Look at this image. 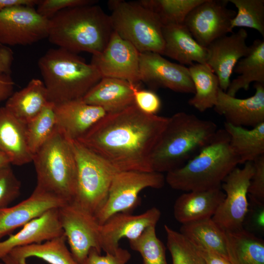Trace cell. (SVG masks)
Instances as JSON below:
<instances>
[{"instance_id": "cell-31", "label": "cell", "mask_w": 264, "mask_h": 264, "mask_svg": "<svg viewBox=\"0 0 264 264\" xmlns=\"http://www.w3.org/2000/svg\"><path fill=\"white\" fill-rule=\"evenodd\" d=\"M179 232L193 244L210 249L228 260L225 231L212 218L181 224Z\"/></svg>"}, {"instance_id": "cell-44", "label": "cell", "mask_w": 264, "mask_h": 264, "mask_svg": "<svg viewBox=\"0 0 264 264\" xmlns=\"http://www.w3.org/2000/svg\"><path fill=\"white\" fill-rule=\"evenodd\" d=\"M193 244L198 251L206 264H230L227 260L217 253L210 249Z\"/></svg>"}, {"instance_id": "cell-15", "label": "cell", "mask_w": 264, "mask_h": 264, "mask_svg": "<svg viewBox=\"0 0 264 264\" xmlns=\"http://www.w3.org/2000/svg\"><path fill=\"white\" fill-rule=\"evenodd\" d=\"M139 70L140 81L177 92L195 93L188 67L171 62L159 54L140 53Z\"/></svg>"}, {"instance_id": "cell-30", "label": "cell", "mask_w": 264, "mask_h": 264, "mask_svg": "<svg viewBox=\"0 0 264 264\" xmlns=\"http://www.w3.org/2000/svg\"><path fill=\"white\" fill-rule=\"evenodd\" d=\"M188 69L195 88L189 105L201 112L214 108L220 89L217 76L206 63H195Z\"/></svg>"}, {"instance_id": "cell-12", "label": "cell", "mask_w": 264, "mask_h": 264, "mask_svg": "<svg viewBox=\"0 0 264 264\" xmlns=\"http://www.w3.org/2000/svg\"><path fill=\"white\" fill-rule=\"evenodd\" d=\"M49 20L34 7L17 6L0 12V44L27 45L47 38Z\"/></svg>"}, {"instance_id": "cell-1", "label": "cell", "mask_w": 264, "mask_h": 264, "mask_svg": "<svg viewBox=\"0 0 264 264\" xmlns=\"http://www.w3.org/2000/svg\"><path fill=\"white\" fill-rule=\"evenodd\" d=\"M168 119L146 114L133 104L107 113L77 141L119 172H152L151 155Z\"/></svg>"}, {"instance_id": "cell-4", "label": "cell", "mask_w": 264, "mask_h": 264, "mask_svg": "<svg viewBox=\"0 0 264 264\" xmlns=\"http://www.w3.org/2000/svg\"><path fill=\"white\" fill-rule=\"evenodd\" d=\"M241 164L224 129H218L212 141L182 166L167 173L165 182L185 192L221 187L226 176Z\"/></svg>"}, {"instance_id": "cell-5", "label": "cell", "mask_w": 264, "mask_h": 264, "mask_svg": "<svg viewBox=\"0 0 264 264\" xmlns=\"http://www.w3.org/2000/svg\"><path fill=\"white\" fill-rule=\"evenodd\" d=\"M38 66L49 102L54 104L82 98L102 78L93 65L60 47L47 50Z\"/></svg>"}, {"instance_id": "cell-39", "label": "cell", "mask_w": 264, "mask_h": 264, "mask_svg": "<svg viewBox=\"0 0 264 264\" xmlns=\"http://www.w3.org/2000/svg\"><path fill=\"white\" fill-rule=\"evenodd\" d=\"M254 173L248 190V196L252 203L264 205V154L253 162Z\"/></svg>"}, {"instance_id": "cell-8", "label": "cell", "mask_w": 264, "mask_h": 264, "mask_svg": "<svg viewBox=\"0 0 264 264\" xmlns=\"http://www.w3.org/2000/svg\"><path fill=\"white\" fill-rule=\"evenodd\" d=\"M77 166L75 199L95 215L105 203L118 171L111 164L77 140H71Z\"/></svg>"}, {"instance_id": "cell-35", "label": "cell", "mask_w": 264, "mask_h": 264, "mask_svg": "<svg viewBox=\"0 0 264 264\" xmlns=\"http://www.w3.org/2000/svg\"><path fill=\"white\" fill-rule=\"evenodd\" d=\"M237 9L231 28L247 27L258 31L264 37V0H228Z\"/></svg>"}, {"instance_id": "cell-7", "label": "cell", "mask_w": 264, "mask_h": 264, "mask_svg": "<svg viewBox=\"0 0 264 264\" xmlns=\"http://www.w3.org/2000/svg\"><path fill=\"white\" fill-rule=\"evenodd\" d=\"M108 6L114 31L131 43L139 53L151 52L162 55L163 25L153 11L138 1L110 0Z\"/></svg>"}, {"instance_id": "cell-17", "label": "cell", "mask_w": 264, "mask_h": 264, "mask_svg": "<svg viewBox=\"0 0 264 264\" xmlns=\"http://www.w3.org/2000/svg\"><path fill=\"white\" fill-rule=\"evenodd\" d=\"M247 36L246 30L241 28L215 40L206 47V63L217 76L220 88L224 92L228 88L235 66L248 51Z\"/></svg>"}, {"instance_id": "cell-33", "label": "cell", "mask_w": 264, "mask_h": 264, "mask_svg": "<svg viewBox=\"0 0 264 264\" xmlns=\"http://www.w3.org/2000/svg\"><path fill=\"white\" fill-rule=\"evenodd\" d=\"M204 0H140L153 11L163 26L182 24L189 13Z\"/></svg>"}, {"instance_id": "cell-3", "label": "cell", "mask_w": 264, "mask_h": 264, "mask_svg": "<svg viewBox=\"0 0 264 264\" xmlns=\"http://www.w3.org/2000/svg\"><path fill=\"white\" fill-rule=\"evenodd\" d=\"M218 130L214 122L193 114L181 111L169 117L151 155L153 171L168 173L182 166L212 141Z\"/></svg>"}, {"instance_id": "cell-10", "label": "cell", "mask_w": 264, "mask_h": 264, "mask_svg": "<svg viewBox=\"0 0 264 264\" xmlns=\"http://www.w3.org/2000/svg\"><path fill=\"white\" fill-rule=\"evenodd\" d=\"M254 173L253 162L234 169L224 179L221 189L225 195L212 220L225 231L243 228L249 211L248 190Z\"/></svg>"}, {"instance_id": "cell-38", "label": "cell", "mask_w": 264, "mask_h": 264, "mask_svg": "<svg viewBox=\"0 0 264 264\" xmlns=\"http://www.w3.org/2000/svg\"><path fill=\"white\" fill-rule=\"evenodd\" d=\"M10 165L0 168V209L9 206L21 193V181Z\"/></svg>"}, {"instance_id": "cell-19", "label": "cell", "mask_w": 264, "mask_h": 264, "mask_svg": "<svg viewBox=\"0 0 264 264\" xmlns=\"http://www.w3.org/2000/svg\"><path fill=\"white\" fill-rule=\"evenodd\" d=\"M255 94L244 99L231 96L220 88L214 110L235 126L252 128L264 122V85L255 83Z\"/></svg>"}, {"instance_id": "cell-6", "label": "cell", "mask_w": 264, "mask_h": 264, "mask_svg": "<svg viewBox=\"0 0 264 264\" xmlns=\"http://www.w3.org/2000/svg\"><path fill=\"white\" fill-rule=\"evenodd\" d=\"M37 176L35 187L66 201H74L77 190V166L68 139L59 130L33 154Z\"/></svg>"}, {"instance_id": "cell-48", "label": "cell", "mask_w": 264, "mask_h": 264, "mask_svg": "<svg viewBox=\"0 0 264 264\" xmlns=\"http://www.w3.org/2000/svg\"><path fill=\"white\" fill-rule=\"evenodd\" d=\"M8 165H11L9 158L4 154L0 153V168Z\"/></svg>"}, {"instance_id": "cell-25", "label": "cell", "mask_w": 264, "mask_h": 264, "mask_svg": "<svg viewBox=\"0 0 264 264\" xmlns=\"http://www.w3.org/2000/svg\"><path fill=\"white\" fill-rule=\"evenodd\" d=\"M162 33L164 40L162 55L184 66L206 63V48L196 41L184 24L163 26Z\"/></svg>"}, {"instance_id": "cell-2", "label": "cell", "mask_w": 264, "mask_h": 264, "mask_svg": "<svg viewBox=\"0 0 264 264\" xmlns=\"http://www.w3.org/2000/svg\"><path fill=\"white\" fill-rule=\"evenodd\" d=\"M113 31L110 15L95 3L56 13L49 19L47 38L58 47L94 55L104 50Z\"/></svg>"}, {"instance_id": "cell-40", "label": "cell", "mask_w": 264, "mask_h": 264, "mask_svg": "<svg viewBox=\"0 0 264 264\" xmlns=\"http://www.w3.org/2000/svg\"><path fill=\"white\" fill-rule=\"evenodd\" d=\"M96 2L94 0H39L36 10L40 15L49 20L64 9Z\"/></svg>"}, {"instance_id": "cell-24", "label": "cell", "mask_w": 264, "mask_h": 264, "mask_svg": "<svg viewBox=\"0 0 264 264\" xmlns=\"http://www.w3.org/2000/svg\"><path fill=\"white\" fill-rule=\"evenodd\" d=\"M136 86L126 80L102 77L81 99L103 108L108 113L115 112L134 104L133 90Z\"/></svg>"}, {"instance_id": "cell-9", "label": "cell", "mask_w": 264, "mask_h": 264, "mask_svg": "<svg viewBox=\"0 0 264 264\" xmlns=\"http://www.w3.org/2000/svg\"><path fill=\"white\" fill-rule=\"evenodd\" d=\"M165 183V177L160 173L119 171L111 183L107 199L94 215L100 224L112 215L130 213L138 204V195L147 188L160 189Z\"/></svg>"}, {"instance_id": "cell-41", "label": "cell", "mask_w": 264, "mask_h": 264, "mask_svg": "<svg viewBox=\"0 0 264 264\" xmlns=\"http://www.w3.org/2000/svg\"><path fill=\"white\" fill-rule=\"evenodd\" d=\"M133 101L137 108L146 114L156 115L161 108V100L154 92L141 89L137 86L133 90Z\"/></svg>"}, {"instance_id": "cell-28", "label": "cell", "mask_w": 264, "mask_h": 264, "mask_svg": "<svg viewBox=\"0 0 264 264\" xmlns=\"http://www.w3.org/2000/svg\"><path fill=\"white\" fill-rule=\"evenodd\" d=\"M230 264H264V241L243 228L225 231Z\"/></svg>"}, {"instance_id": "cell-42", "label": "cell", "mask_w": 264, "mask_h": 264, "mask_svg": "<svg viewBox=\"0 0 264 264\" xmlns=\"http://www.w3.org/2000/svg\"><path fill=\"white\" fill-rule=\"evenodd\" d=\"M97 249L92 248L82 264H126L131 257L130 253L120 247L114 254L103 256Z\"/></svg>"}, {"instance_id": "cell-34", "label": "cell", "mask_w": 264, "mask_h": 264, "mask_svg": "<svg viewBox=\"0 0 264 264\" xmlns=\"http://www.w3.org/2000/svg\"><path fill=\"white\" fill-rule=\"evenodd\" d=\"M26 125L28 144L34 154L52 136L57 129L54 104L49 102Z\"/></svg>"}, {"instance_id": "cell-22", "label": "cell", "mask_w": 264, "mask_h": 264, "mask_svg": "<svg viewBox=\"0 0 264 264\" xmlns=\"http://www.w3.org/2000/svg\"><path fill=\"white\" fill-rule=\"evenodd\" d=\"M225 197L221 187L187 192L174 205V216L181 224L212 218Z\"/></svg>"}, {"instance_id": "cell-16", "label": "cell", "mask_w": 264, "mask_h": 264, "mask_svg": "<svg viewBox=\"0 0 264 264\" xmlns=\"http://www.w3.org/2000/svg\"><path fill=\"white\" fill-rule=\"evenodd\" d=\"M160 217V211L155 207L138 215L119 213L112 215L100 225L102 251L106 254L115 253L120 247L119 242L122 239L129 241L137 239L147 228L156 226Z\"/></svg>"}, {"instance_id": "cell-18", "label": "cell", "mask_w": 264, "mask_h": 264, "mask_svg": "<svg viewBox=\"0 0 264 264\" xmlns=\"http://www.w3.org/2000/svg\"><path fill=\"white\" fill-rule=\"evenodd\" d=\"M63 199L36 187L25 199L0 209V241L47 211L66 203Z\"/></svg>"}, {"instance_id": "cell-23", "label": "cell", "mask_w": 264, "mask_h": 264, "mask_svg": "<svg viewBox=\"0 0 264 264\" xmlns=\"http://www.w3.org/2000/svg\"><path fill=\"white\" fill-rule=\"evenodd\" d=\"M0 153L9 158L11 164L21 166L32 162L26 124L4 106L0 107Z\"/></svg>"}, {"instance_id": "cell-21", "label": "cell", "mask_w": 264, "mask_h": 264, "mask_svg": "<svg viewBox=\"0 0 264 264\" xmlns=\"http://www.w3.org/2000/svg\"><path fill=\"white\" fill-rule=\"evenodd\" d=\"M58 208L50 209L22 227L20 230L0 241V260L14 248L39 243L64 234Z\"/></svg>"}, {"instance_id": "cell-27", "label": "cell", "mask_w": 264, "mask_h": 264, "mask_svg": "<svg viewBox=\"0 0 264 264\" xmlns=\"http://www.w3.org/2000/svg\"><path fill=\"white\" fill-rule=\"evenodd\" d=\"M238 76L230 82L226 93L235 97L237 92L247 90L251 83L264 85V41L256 39L249 46L247 54L241 59L234 70Z\"/></svg>"}, {"instance_id": "cell-32", "label": "cell", "mask_w": 264, "mask_h": 264, "mask_svg": "<svg viewBox=\"0 0 264 264\" xmlns=\"http://www.w3.org/2000/svg\"><path fill=\"white\" fill-rule=\"evenodd\" d=\"M224 129L229 136L231 146L239 157L241 164L253 162L264 154V122L250 130L225 122Z\"/></svg>"}, {"instance_id": "cell-20", "label": "cell", "mask_w": 264, "mask_h": 264, "mask_svg": "<svg viewBox=\"0 0 264 264\" xmlns=\"http://www.w3.org/2000/svg\"><path fill=\"white\" fill-rule=\"evenodd\" d=\"M54 105L57 128L70 140L79 139L108 113L81 98Z\"/></svg>"}, {"instance_id": "cell-45", "label": "cell", "mask_w": 264, "mask_h": 264, "mask_svg": "<svg viewBox=\"0 0 264 264\" xmlns=\"http://www.w3.org/2000/svg\"><path fill=\"white\" fill-rule=\"evenodd\" d=\"M14 85L11 75L0 76V103L6 101L13 93Z\"/></svg>"}, {"instance_id": "cell-13", "label": "cell", "mask_w": 264, "mask_h": 264, "mask_svg": "<svg viewBox=\"0 0 264 264\" xmlns=\"http://www.w3.org/2000/svg\"><path fill=\"white\" fill-rule=\"evenodd\" d=\"M228 0H204L187 16L184 24L196 41L206 48L215 40L232 33L236 12L227 7Z\"/></svg>"}, {"instance_id": "cell-14", "label": "cell", "mask_w": 264, "mask_h": 264, "mask_svg": "<svg viewBox=\"0 0 264 264\" xmlns=\"http://www.w3.org/2000/svg\"><path fill=\"white\" fill-rule=\"evenodd\" d=\"M139 53L131 43L113 31L104 50L92 55L90 64L102 77L122 79L137 85L140 82Z\"/></svg>"}, {"instance_id": "cell-36", "label": "cell", "mask_w": 264, "mask_h": 264, "mask_svg": "<svg viewBox=\"0 0 264 264\" xmlns=\"http://www.w3.org/2000/svg\"><path fill=\"white\" fill-rule=\"evenodd\" d=\"M155 227L147 228L137 239L129 241L130 247L140 253L143 264H169L165 247L157 237Z\"/></svg>"}, {"instance_id": "cell-47", "label": "cell", "mask_w": 264, "mask_h": 264, "mask_svg": "<svg viewBox=\"0 0 264 264\" xmlns=\"http://www.w3.org/2000/svg\"><path fill=\"white\" fill-rule=\"evenodd\" d=\"M1 261L5 264H27L26 262L20 261L13 258L9 255L4 257Z\"/></svg>"}, {"instance_id": "cell-37", "label": "cell", "mask_w": 264, "mask_h": 264, "mask_svg": "<svg viewBox=\"0 0 264 264\" xmlns=\"http://www.w3.org/2000/svg\"><path fill=\"white\" fill-rule=\"evenodd\" d=\"M172 264H206L195 246L181 233L164 225Z\"/></svg>"}, {"instance_id": "cell-11", "label": "cell", "mask_w": 264, "mask_h": 264, "mask_svg": "<svg viewBox=\"0 0 264 264\" xmlns=\"http://www.w3.org/2000/svg\"><path fill=\"white\" fill-rule=\"evenodd\" d=\"M59 219L69 250L79 264H82L92 248L101 253L100 224L95 215L75 201L58 209Z\"/></svg>"}, {"instance_id": "cell-43", "label": "cell", "mask_w": 264, "mask_h": 264, "mask_svg": "<svg viewBox=\"0 0 264 264\" xmlns=\"http://www.w3.org/2000/svg\"><path fill=\"white\" fill-rule=\"evenodd\" d=\"M14 53L9 46L0 44V76L11 74Z\"/></svg>"}, {"instance_id": "cell-26", "label": "cell", "mask_w": 264, "mask_h": 264, "mask_svg": "<svg viewBox=\"0 0 264 264\" xmlns=\"http://www.w3.org/2000/svg\"><path fill=\"white\" fill-rule=\"evenodd\" d=\"M49 102L47 91L43 81L33 78L24 88L13 92L6 101L4 107L15 117L26 124Z\"/></svg>"}, {"instance_id": "cell-49", "label": "cell", "mask_w": 264, "mask_h": 264, "mask_svg": "<svg viewBox=\"0 0 264 264\" xmlns=\"http://www.w3.org/2000/svg\"><path fill=\"white\" fill-rule=\"evenodd\" d=\"M0 264H5L2 261L1 262H0Z\"/></svg>"}, {"instance_id": "cell-29", "label": "cell", "mask_w": 264, "mask_h": 264, "mask_svg": "<svg viewBox=\"0 0 264 264\" xmlns=\"http://www.w3.org/2000/svg\"><path fill=\"white\" fill-rule=\"evenodd\" d=\"M64 234L39 243L18 247L8 255L20 261L36 257L50 264H79L66 245Z\"/></svg>"}, {"instance_id": "cell-46", "label": "cell", "mask_w": 264, "mask_h": 264, "mask_svg": "<svg viewBox=\"0 0 264 264\" xmlns=\"http://www.w3.org/2000/svg\"><path fill=\"white\" fill-rule=\"evenodd\" d=\"M39 0H0V12L6 9L17 6L34 7Z\"/></svg>"}]
</instances>
